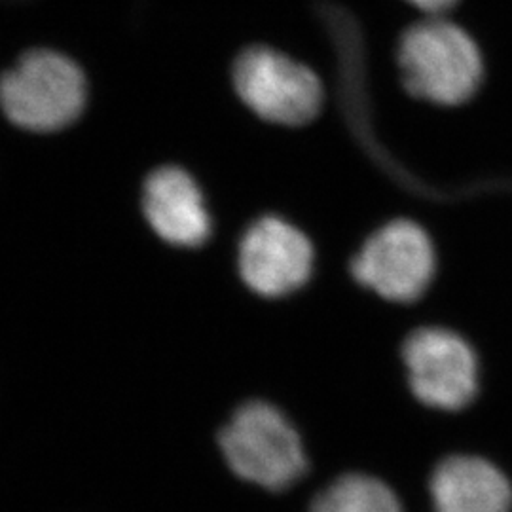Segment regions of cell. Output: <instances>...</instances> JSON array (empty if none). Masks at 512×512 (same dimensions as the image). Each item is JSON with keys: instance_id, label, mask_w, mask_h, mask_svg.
<instances>
[{"instance_id": "1", "label": "cell", "mask_w": 512, "mask_h": 512, "mask_svg": "<svg viewBox=\"0 0 512 512\" xmlns=\"http://www.w3.org/2000/svg\"><path fill=\"white\" fill-rule=\"evenodd\" d=\"M397 61L406 92L439 107L467 103L484 78L475 38L444 16H427L406 29Z\"/></svg>"}, {"instance_id": "2", "label": "cell", "mask_w": 512, "mask_h": 512, "mask_svg": "<svg viewBox=\"0 0 512 512\" xmlns=\"http://www.w3.org/2000/svg\"><path fill=\"white\" fill-rule=\"evenodd\" d=\"M88 84L67 55L38 48L0 76V107L18 128L50 133L71 126L82 114Z\"/></svg>"}, {"instance_id": "3", "label": "cell", "mask_w": 512, "mask_h": 512, "mask_svg": "<svg viewBox=\"0 0 512 512\" xmlns=\"http://www.w3.org/2000/svg\"><path fill=\"white\" fill-rule=\"evenodd\" d=\"M219 444L239 478L270 492L291 488L308 471V456L293 423L264 401L239 406L220 431Z\"/></svg>"}, {"instance_id": "4", "label": "cell", "mask_w": 512, "mask_h": 512, "mask_svg": "<svg viewBox=\"0 0 512 512\" xmlns=\"http://www.w3.org/2000/svg\"><path fill=\"white\" fill-rule=\"evenodd\" d=\"M239 99L258 118L296 128L317 118L325 92L308 65L270 46H253L238 55L232 71Z\"/></svg>"}, {"instance_id": "5", "label": "cell", "mask_w": 512, "mask_h": 512, "mask_svg": "<svg viewBox=\"0 0 512 512\" xmlns=\"http://www.w3.org/2000/svg\"><path fill=\"white\" fill-rule=\"evenodd\" d=\"M437 255L420 224L397 219L366 239L351 260L359 285L389 302L410 304L425 293L435 277Z\"/></svg>"}, {"instance_id": "6", "label": "cell", "mask_w": 512, "mask_h": 512, "mask_svg": "<svg viewBox=\"0 0 512 512\" xmlns=\"http://www.w3.org/2000/svg\"><path fill=\"white\" fill-rule=\"evenodd\" d=\"M408 385L421 404L456 412L475 399L478 363L458 332L440 327L414 330L403 346Z\"/></svg>"}, {"instance_id": "7", "label": "cell", "mask_w": 512, "mask_h": 512, "mask_svg": "<svg viewBox=\"0 0 512 512\" xmlns=\"http://www.w3.org/2000/svg\"><path fill=\"white\" fill-rule=\"evenodd\" d=\"M313 245L296 226L279 217L253 222L239 241V275L264 298H281L304 287L313 272Z\"/></svg>"}, {"instance_id": "8", "label": "cell", "mask_w": 512, "mask_h": 512, "mask_svg": "<svg viewBox=\"0 0 512 512\" xmlns=\"http://www.w3.org/2000/svg\"><path fill=\"white\" fill-rule=\"evenodd\" d=\"M143 211L150 228L169 245L202 247L211 236L213 224L202 190L177 165H164L148 175Z\"/></svg>"}, {"instance_id": "9", "label": "cell", "mask_w": 512, "mask_h": 512, "mask_svg": "<svg viewBox=\"0 0 512 512\" xmlns=\"http://www.w3.org/2000/svg\"><path fill=\"white\" fill-rule=\"evenodd\" d=\"M431 499L435 512H511L512 486L488 459L452 456L431 476Z\"/></svg>"}, {"instance_id": "10", "label": "cell", "mask_w": 512, "mask_h": 512, "mask_svg": "<svg viewBox=\"0 0 512 512\" xmlns=\"http://www.w3.org/2000/svg\"><path fill=\"white\" fill-rule=\"evenodd\" d=\"M310 512H404L397 494L380 478L340 476L315 495Z\"/></svg>"}, {"instance_id": "11", "label": "cell", "mask_w": 512, "mask_h": 512, "mask_svg": "<svg viewBox=\"0 0 512 512\" xmlns=\"http://www.w3.org/2000/svg\"><path fill=\"white\" fill-rule=\"evenodd\" d=\"M410 6L418 8L425 16H444V12L452 10L458 0H406Z\"/></svg>"}]
</instances>
